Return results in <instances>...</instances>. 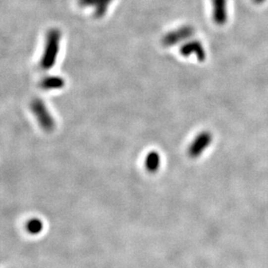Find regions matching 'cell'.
<instances>
[{
	"instance_id": "obj_1",
	"label": "cell",
	"mask_w": 268,
	"mask_h": 268,
	"mask_svg": "<svg viewBox=\"0 0 268 268\" xmlns=\"http://www.w3.org/2000/svg\"><path fill=\"white\" fill-rule=\"evenodd\" d=\"M60 40L61 33L57 29L50 30L47 33L45 51L40 61V66L45 71L52 69L56 63Z\"/></svg>"
},
{
	"instance_id": "obj_2",
	"label": "cell",
	"mask_w": 268,
	"mask_h": 268,
	"mask_svg": "<svg viewBox=\"0 0 268 268\" xmlns=\"http://www.w3.org/2000/svg\"><path fill=\"white\" fill-rule=\"evenodd\" d=\"M195 30L191 25H182L179 28L174 29L171 32H167L162 38V45L165 47L179 45L180 43L185 42L194 35Z\"/></svg>"
},
{
	"instance_id": "obj_3",
	"label": "cell",
	"mask_w": 268,
	"mask_h": 268,
	"mask_svg": "<svg viewBox=\"0 0 268 268\" xmlns=\"http://www.w3.org/2000/svg\"><path fill=\"white\" fill-rule=\"evenodd\" d=\"M31 108L40 126L43 128V130L46 131H53L55 126V123L43 101L40 99L33 100L31 104Z\"/></svg>"
},
{
	"instance_id": "obj_4",
	"label": "cell",
	"mask_w": 268,
	"mask_h": 268,
	"mask_svg": "<svg viewBox=\"0 0 268 268\" xmlns=\"http://www.w3.org/2000/svg\"><path fill=\"white\" fill-rule=\"evenodd\" d=\"M212 141H213V134L210 132L204 131L200 133L199 135H197L194 141L190 145L188 148V155L191 158H198L209 147Z\"/></svg>"
},
{
	"instance_id": "obj_5",
	"label": "cell",
	"mask_w": 268,
	"mask_h": 268,
	"mask_svg": "<svg viewBox=\"0 0 268 268\" xmlns=\"http://www.w3.org/2000/svg\"><path fill=\"white\" fill-rule=\"evenodd\" d=\"M180 54L183 57H196L198 60L203 62L207 58V51L205 49L202 43L199 40H189L185 43L180 48Z\"/></svg>"
},
{
	"instance_id": "obj_6",
	"label": "cell",
	"mask_w": 268,
	"mask_h": 268,
	"mask_svg": "<svg viewBox=\"0 0 268 268\" xmlns=\"http://www.w3.org/2000/svg\"><path fill=\"white\" fill-rule=\"evenodd\" d=\"M213 20L216 25H224L228 19L227 0H212Z\"/></svg>"
},
{
	"instance_id": "obj_7",
	"label": "cell",
	"mask_w": 268,
	"mask_h": 268,
	"mask_svg": "<svg viewBox=\"0 0 268 268\" xmlns=\"http://www.w3.org/2000/svg\"><path fill=\"white\" fill-rule=\"evenodd\" d=\"M113 0H79L80 7L93 8L94 16L102 18L107 14L109 6Z\"/></svg>"
},
{
	"instance_id": "obj_8",
	"label": "cell",
	"mask_w": 268,
	"mask_h": 268,
	"mask_svg": "<svg viewBox=\"0 0 268 268\" xmlns=\"http://www.w3.org/2000/svg\"><path fill=\"white\" fill-rule=\"evenodd\" d=\"M145 166L147 171L151 174L157 172L161 167V155L156 151L148 153L145 162Z\"/></svg>"
},
{
	"instance_id": "obj_9",
	"label": "cell",
	"mask_w": 268,
	"mask_h": 268,
	"mask_svg": "<svg viewBox=\"0 0 268 268\" xmlns=\"http://www.w3.org/2000/svg\"><path fill=\"white\" fill-rule=\"evenodd\" d=\"M64 86V81L59 77H47L40 83V87L43 89H58Z\"/></svg>"
},
{
	"instance_id": "obj_10",
	"label": "cell",
	"mask_w": 268,
	"mask_h": 268,
	"mask_svg": "<svg viewBox=\"0 0 268 268\" xmlns=\"http://www.w3.org/2000/svg\"><path fill=\"white\" fill-rule=\"evenodd\" d=\"M26 229L32 234L40 233L43 229V223L40 220L36 219V218L29 220L26 223Z\"/></svg>"
},
{
	"instance_id": "obj_11",
	"label": "cell",
	"mask_w": 268,
	"mask_h": 268,
	"mask_svg": "<svg viewBox=\"0 0 268 268\" xmlns=\"http://www.w3.org/2000/svg\"><path fill=\"white\" fill-rule=\"evenodd\" d=\"M265 1H266V0H253V2H254V4H263Z\"/></svg>"
}]
</instances>
